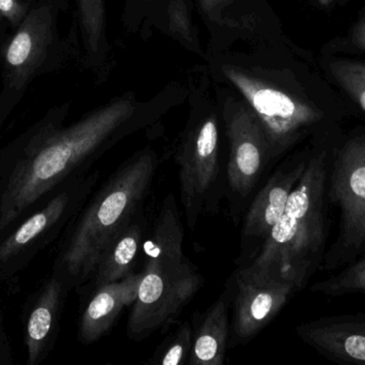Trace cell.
Returning a JSON list of instances; mask_svg holds the SVG:
<instances>
[{
    "mask_svg": "<svg viewBox=\"0 0 365 365\" xmlns=\"http://www.w3.org/2000/svg\"><path fill=\"white\" fill-rule=\"evenodd\" d=\"M201 1L202 6H203L204 10L206 12H210L212 11L217 4H220L222 0H200Z\"/></svg>",
    "mask_w": 365,
    "mask_h": 365,
    "instance_id": "cell-26",
    "label": "cell"
},
{
    "mask_svg": "<svg viewBox=\"0 0 365 365\" xmlns=\"http://www.w3.org/2000/svg\"><path fill=\"white\" fill-rule=\"evenodd\" d=\"M334 143L328 133L313 141L306 169L284 212L252 259L244 264L292 281L299 291L321 270L328 248V176Z\"/></svg>",
    "mask_w": 365,
    "mask_h": 365,
    "instance_id": "cell-2",
    "label": "cell"
},
{
    "mask_svg": "<svg viewBox=\"0 0 365 365\" xmlns=\"http://www.w3.org/2000/svg\"><path fill=\"white\" fill-rule=\"evenodd\" d=\"M310 152L311 147L279 165L251 203L242 234L244 246H255L251 259L284 212L289 195L306 169Z\"/></svg>",
    "mask_w": 365,
    "mask_h": 365,
    "instance_id": "cell-12",
    "label": "cell"
},
{
    "mask_svg": "<svg viewBox=\"0 0 365 365\" xmlns=\"http://www.w3.org/2000/svg\"><path fill=\"white\" fill-rule=\"evenodd\" d=\"M121 100L62 128L47 118L0 151V238L42 207L59 186L83 175L107 141L134 116Z\"/></svg>",
    "mask_w": 365,
    "mask_h": 365,
    "instance_id": "cell-1",
    "label": "cell"
},
{
    "mask_svg": "<svg viewBox=\"0 0 365 365\" xmlns=\"http://www.w3.org/2000/svg\"><path fill=\"white\" fill-rule=\"evenodd\" d=\"M187 226L193 229L204 212L210 211L218 194L220 179L219 129L208 116L189 129L175 156Z\"/></svg>",
    "mask_w": 365,
    "mask_h": 365,
    "instance_id": "cell-8",
    "label": "cell"
},
{
    "mask_svg": "<svg viewBox=\"0 0 365 365\" xmlns=\"http://www.w3.org/2000/svg\"><path fill=\"white\" fill-rule=\"evenodd\" d=\"M328 199L338 212V231L319 271L334 272L365 255V133L334 141Z\"/></svg>",
    "mask_w": 365,
    "mask_h": 365,
    "instance_id": "cell-4",
    "label": "cell"
},
{
    "mask_svg": "<svg viewBox=\"0 0 365 365\" xmlns=\"http://www.w3.org/2000/svg\"><path fill=\"white\" fill-rule=\"evenodd\" d=\"M259 120L272 161L282 156L310 134L326 133V116L309 103L266 85L235 68L223 69Z\"/></svg>",
    "mask_w": 365,
    "mask_h": 365,
    "instance_id": "cell-6",
    "label": "cell"
},
{
    "mask_svg": "<svg viewBox=\"0 0 365 365\" xmlns=\"http://www.w3.org/2000/svg\"><path fill=\"white\" fill-rule=\"evenodd\" d=\"M141 271L138 296L128 321L133 341H143L173 325L203 284V276L188 261L173 270Z\"/></svg>",
    "mask_w": 365,
    "mask_h": 365,
    "instance_id": "cell-7",
    "label": "cell"
},
{
    "mask_svg": "<svg viewBox=\"0 0 365 365\" xmlns=\"http://www.w3.org/2000/svg\"><path fill=\"white\" fill-rule=\"evenodd\" d=\"M310 291L328 298L365 294V255L329 278L311 285Z\"/></svg>",
    "mask_w": 365,
    "mask_h": 365,
    "instance_id": "cell-19",
    "label": "cell"
},
{
    "mask_svg": "<svg viewBox=\"0 0 365 365\" xmlns=\"http://www.w3.org/2000/svg\"><path fill=\"white\" fill-rule=\"evenodd\" d=\"M296 334L331 361L365 364V312L319 317L298 326Z\"/></svg>",
    "mask_w": 365,
    "mask_h": 365,
    "instance_id": "cell-13",
    "label": "cell"
},
{
    "mask_svg": "<svg viewBox=\"0 0 365 365\" xmlns=\"http://www.w3.org/2000/svg\"><path fill=\"white\" fill-rule=\"evenodd\" d=\"M323 6H328V4H331L332 0H319Z\"/></svg>",
    "mask_w": 365,
    "mask_h": 365,
    "instance_id": "cell-27",
    "label": "cell"
},
{
    "mask_svg": "<svg viewBox=\"0 0 365 365\" xmlns=\"http://www.w3.org/2000/svg\"><path fill=\"white\" fill-rule=\"evenodd\" d=\"M234 276L233 332L237 343L255 338L299 291L292 281L250 265H242Z\"/></svg>",
    "mask_w": 365,
    "mask_h": 365,
    "instance_id": "cell-9",
    "label": "cell"
},
{
    "mask_svg": "<svg viewBox=\"0 0 365 365\" xmlns=\"http://www.w3.org/2000/svg\"><path fill=\"white\" fill-rule=\"evenodd\" d=\"M143 239L145 226L136 216L111 240L89 282L75 291L96 289L134 274L133 270L143 252Z\"/></svg>",
    "mask_w": 365,
    "mask_h": 365,
    "instance_id": "cell-17",
    "label": "cell"
},
{
    "mask_svg": "<svg viewBox=\"0 0 365 365\" xmlns=\"http://www.w3.org/2000/svg\"><path fill=\"white\" fill-rule=\"evenodd\" d=\"M53 16L47 4L29 11L4 51L6 79L11 87L21 88L46 59L53 40Z\"/></svg>",
    "mask_w": 365,
    "mask_h": 365,
    "instance_id": "cell-14",
    "label": "cell"
},
{
    "mask_svg": "<svg viewBox=\"0 0 365 365\" xmlns=\"http://www.w3.org/2000/svg\"><path fill=\"white\" fill-rule=\"evenodd\" d=\"M184 229L177 199L169 194L163 201L152 231L143 244V269L173 270L186 263L182 253Z\"/></svg>",
    "mask_w": 365,
    "mask_h": 365,
    "instance_id": "cell-16",
    "label": "cell"
},
{
    "mask_svg": "<svg viewBox=\"0 0 365 365\" xmlns=\"http://www.w3.org/2000/svg\"><path fill=\"white\" fill-rule=\"evenodd\" d=\"M143 271L96 289L79 291L88 297L78 321L79 342L92 344L107 334L124 309L132 306L138 296Z\"/></svg>",
    "mask_w": 365,
    "mask_h": 365,
    "instance_id": "cell-15",
    "label": "cell"
},
{
    "mask_svg": "<svg viewBox=\"0 0 365 365\" xmlns=\"http://www.w3.org/2000/svg\"><path fill=\"white\" fill-rule=\"evenodd\" d=\"M78 4L88 46L94 53L100 47L104 28V0H78Z\"/></svg>",
    "mask_w": 365,
    "mask_h": 365,
    "instance_id": "cell-22",
    "label": "cell"
},
{
    "mask_svg": "<svg viewBox=\"0 0 365 365\" xmlns=\"http://www.w3.org/2000/svg\"><path fill=\"white\" fill-rule=\"evenodd\" d=\"M193 332L188 321L182 324L177 331L169 336L154 354L150 364L182 365L190 357Z\"/></svg>",
    "mask_w": 365,
    "mask_h": 365,
    "instance_id": "cell-20",
    "label": "cell"
},
{
    "mask_svg": "<svg viewBox=\"0 0 365 365\" xmlns=\"http://www.w3.org/2000/svg\"><path fill=\"white\" fill-rule=\"evenodd\" d=\"M353 42L356 46L365 51V17L356 25L354 29Z\"/></svg>",
    "mask_w": 365,
    "mask_h": 365,
    "instance_id": "cell-25",
    "label": "cell"
},
{
    "mask_svg": "<svg viewBox=\"0 0 365 365\" xmlns=\"http://www.w3.org/2000/svg\"><path fill=\"white\" fill-rule=\"evenodd\" d=\"M12 364L10 343L4 329V311L0 304V365Z\"/></svg>",
    "mask_w": 365,
    "mask_h": 365,
    "instance_id": "cell-24",
    "label": "cell"
},
{
    "mask_svg": "<svg viewBox=\"0 0 365 365\" xmlns=\"http://www.w3.org/2000/svg\"><path fill=\"white\" fill-rule=\"evenodd\" d=\"M28 12V4L23 0H0V15L14 27H19Z\"/></svg>",
    "mask_w": 365,
    "mask_h": 365,
    "instance_id": "cell-23",
    "label": "cell"
},
{
    "mask_svg": "<svg viewBox=\"0 0 365 365\" xmlns=\"http://www.w3.org/2000/svg\"><path fill=\"white\" fill-rule=\"evenodd\" d=\"M156 169L154 152L135 154L71 221L53 266L71 289L89 282L111 240L140 211Z\"/></svg>",
    "mask_w": 365,
    "mask_h": 365,
    "instance_id": "cell-3",
    "label": "cell"
},
{
    "mask_svg": "<svg viewBox=\"0 0 365 365\" xmlns=\"http://www.w3.org/2000/svg\"><path fill=\"white\" fill-rule=\"evenodd\" d=\"M331 73L341 87L365 111V64L354 61H336Z\"/></svg>",
    "mask_w": 365,
    "mask_h": 365,
    "instance_id": "cell-21",
    "label": "cell"
},
{
    "mask_svg": "<svg viewBox=\"0 0 365 365\" xmlns=\"http://www.w3.org/2000/svg\"><path fill=\"white\" fill-rule=\"evenodd\" d=\"M98 175L68 180L42 207L0 238V281L16 282L32 261L64 233L87 201Z\"/></svg>",
    "mask_w": 365,
    "mask_h": 365,
    "instance_id": "cell-5",
    "label": "cell"
},
{
    "mask_svg": "<svg viewBox=\"0 0 365 365\" xmlns=\"http://www.w3.org/2000/svg\"><path fill=\"white\" fill-rule=\"evenodd\" d=\"M70 291L63 276L51 269V274L26 300L21 311L26 364H42L53 353Z\"/></svg>",
    "mask_w": 365,
    "mask_h": 365,
    "instance_id": "cell-11",
    "label": "cell"
},
{
    "mask_svg": "<svg viewBox=\"0 0 365 365\" xmlns=\"http://www.w3.org/2000/svg\"><path fill=\"white\" fill-rule=\"evenodd\" d=\"M225 119L230 144L227 184L236 199H245L272 162L269 146L259 120L248 107L240 103L230 105Z\"/></svg>",
    "mask_w": 365,
    "mask_h": 365,
    "instance_id": "cell-10",
    "label": "cell"
},
{
    "mask_svg": "<svg viewBox=\"0 0 365 365\" xmlns=\"http://www.w3.org/2000/svg\"><path fill=\"white\" fill-rule=\"evenodd\" d=\"M230 294L221 296L204 314L192 336L190 365H222L229 341Z\"/></svg>",
    "mask_w": 365,
    "mask_h": 365,
    "instance_id": "cell-18",
    "label": "cell"
}]
</instances>
